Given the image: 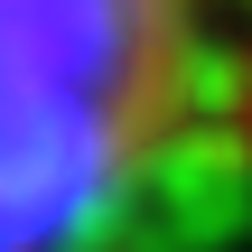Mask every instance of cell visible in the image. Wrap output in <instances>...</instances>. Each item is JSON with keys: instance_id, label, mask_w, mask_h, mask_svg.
I'll return each instance as SVG.
<instances>
[{"instance_id": "2", "label": "cell", "mask_w": 252, "mask_h": 252, "mask_svg": "<svg viewBox=\"0 0 252 252\" xmlns=\"http://www.w3.org/2000/svg\"><path fill=\"white\" fill-rule=\"evenodd\" d=\"M224 9H234V19H252V0H224Z\"/></svg>"}, {"instance_id": "1", "label": "cell", "mask_w": 252, "mask_h": 252, "mask_svg": "<svg viewBox=\"0 0 252 252\" xmlns=\"http://www.w3.org/2000/svg\"><path fill=\"white\" fill-rule=\"evenodd\" d=\"M224 0H0V252H112L234 122Z\"/></svg>"}]
</instances>
